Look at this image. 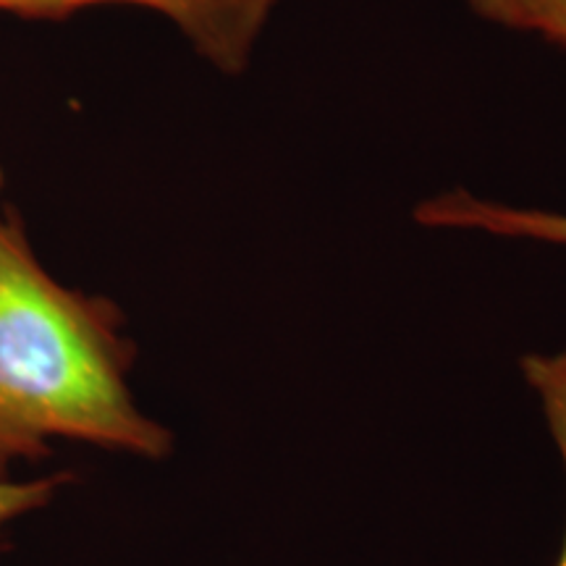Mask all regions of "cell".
Returning a JSON list of instances; mask_svg holds the SVG:
<instances>
[{
	"label": "cell",
	"mask_w": 566,
	"mask_h": 566,
	"mask_svg": "<svg viewBox=\"0 0 566 566\" xmlns=\"http://www.w3.org/2000/svg\"><path fill=\"white\" fill-rule=\"evenodd\" d=\"M66 472H53V475L34 478V480H11L9 475H0V546L3 535L13 522L21 516L40 512L59 495L63 485L69 483Z\"/></svg>",
	"instance_id": "obj_6"
},
{
	"label": "cell",
	"mask_w": 566,
	"mask_h": 566,
	"mask_svg": "<svg viewBox=\"0 0 566 566\" xmlns=\"http://www.w3.org/2000/svg\"><path fill=\"white\" fill-rule=\"evenodd\" d=\"M485 24L566 45V0H464Z\"/></svg>",
	"instance_id": "obj_4"
},
{
	"label": "cell",
	"mask_w": 566,
	"mask_h": 566,
	"mask_svg": "<svg viewBox=\"0 0 566 566\" xmlns=\"http://www.w3.org/2000/svg\"><path fill=\"white\" fill-rule=\"evenodd\" d=\"M415 221L424 229L480 231L491 237L566 247V212L516 208L467 189H449L428 197L415 208Z\"/></svg>",
	"instance_id": "obj_3"
},
{
	"label": "cell",
	"mask_w": 566,
	"mask_h": 566,
	"mask_svg": "<svg viewBox=\"0 0 566 566\" xmlns=\"http://www.w3.org/2000/svg\"><path fill=\"white\" fill-rule=\"evenodd\" d=\"M283 3L286 0H0V11L21 19L63 21L95 6H137L176 24L212 69L242 76Z\"/></svg>",
	"instance_id": "obj_2"
},
{
	"label": "cell",
	"mask_w": 566,
	"mask_h": 566,
	"mask_svg": "<svg viewBox=\"0 0 566 566\" xmlns=\"http://www.w3.org/2000/svg\"><path fill=\"white\" fill-rule=\"evenodd\" d=\"M134 354L122 310L55 281L17 218L0 212V475L45 459L53 441L171 454V430L134 401Z\"/></svg>",
	"instance_id": "obj_1"
},
{
	"label": "cell",
	"mask_w": 566,
	"mask_h": 566,
	"mask_svg": "<svg viewBox=\"0 0 566 566\" xmlns=\"http://www.w3.org/2000/svg\"><path fill=\"white\" fill-rule=\"evenodd\" d=\"M0 187H3V166H0Z\"/></svg>",
	"instance_id": "obj_7"
},
{
	"label": "cell",
	"mask_w": 566,
	"mask_h": 566,
	"mask_svg": "<svg viewBox=\"0 0 566 566\" xmlns=\"http://www.w3.org/2000/svg\"><path fill=\"white\" fill-rule=\"evenodd\" d=\"M520 367L527 386L533 388L537 401H541L548 430L554 436V443L566 470V349L554 354H525ZM556 566H566V533Z\"/></svg>",
	"instance_id": "obj_5"
}]
</instances>
